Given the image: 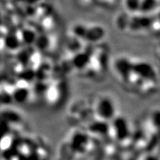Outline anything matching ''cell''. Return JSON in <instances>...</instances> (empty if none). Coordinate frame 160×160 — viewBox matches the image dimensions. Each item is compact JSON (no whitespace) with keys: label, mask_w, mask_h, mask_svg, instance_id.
<instances>
[{"label":"cell","mask_w":160,"mask_h":160,"mask_svg":"<svg viewBox=\"0 0 160 160\" xmlns=\"http://www.w3.org/2000/svg\"><path fill=\"white\" fill-rule=\"evenodd\" d=\"M112 73L125 90L140 97L158 93L159 73L149 60L128 54H119L112 59Z\"/></svg>","instance_id":"1"},{"label":"cell","mask_w":160,"mask_h":160,"mask_svg":"<svg viewBox=\"0 0 160 160\" xmlns=\"http://www.w3.org/2000/svg\"><path fill=\"white\" fill-rule=\"evenodd\" d=\"M98 137L82 128L69 133L58 150L57 160H74L88 155L97 148Z\"/></svg>","instance_id":"2"},{"label":"cell","mask_w":160,"mask_h":160,"mask_svg":"<svg viewBox=\"0 0 160 160\" xmlns=\"http://www.w3.org/2000/svg\"><path fill=\"white\" fill-rule=\"evenodd\" d=\"M93 117L100 121L111 122L119 115V107L117 99L108 92L97 94L91 100Z\"/></svg>","instance_id":"3"},{"label":"cell","mask_w":160,"mask_h":160,"mask_svg":"<svg viewBox=\"0 0 160 160\" xmlns=\"http://www.w3.org/2000/svg\"><path fill=\"white\" fill-rule=\"evenodd\" d=\"M73 33L79 39H82L88 42H98L102 40L105 31L102 26L89 25H84L77 24L73 29Z\"/></svg>","instance_id":"4"},{"label":"cell","mask_w":160,"mask_h":160,"mask_svg":"<svg viewBox=\"0 0 160 160\" xmlns=\"http://www.w3.org/2000/svg\"><path fill=\"white\" fill-rule=\"evenodd\" d=\"M141 2L139 0H125V5L129 11H135L139 8Z\"/></svg>","instance_id":"5"}]
</instances>
